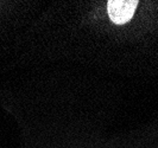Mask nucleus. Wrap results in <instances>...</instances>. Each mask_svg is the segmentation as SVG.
<instances>
[{"mask_svg": "<svg viewBox=\"0 0 158 148\" xmlns=\"http://www.w3.org/2000/svg\"><path fill=\"white\" fill-rule=\"evenodd\" d=\"M137 6V0H110L107 2V11L114 24H125L131 20Z\"/></svg>", "mask_w": 158, "mask_h": 148, "instance_id": "f257e3e1", "label": "nucleus"}]
</instances>
